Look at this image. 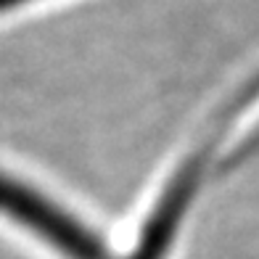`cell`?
<instances>
[{
    "label": "cell",
    "instance_id": "6da1fadb",
    "mask_svg": "<svg viewBox=\"0 0 259 259\" xmlns=\"http://www.w3.org/2000/svg\"><path fill=\"white\" fill-rule=\"evenodd\" d=\"M0 214L32 230L66 259H111L106 246L79 220L37 188L0 172Z\"/></svg>",
    "mask_w": 259,
    "mask_h": 259
},
{
    "label": "cell",
    "instance_id": "7a4b0ae2",
    "mask_svg": "<svg viewBox=\"0 0 259 259\" xmlns=\"http://www.w3.org/2000/svg\"><path fill=\"white\" fill-rule=\"evenodd\" d=\"M217 138L220 135H211L172 178V183L167 185L159 206L151 211L146 228L140 230V238L133 246V251L127 254V259H167L172 241H175V233H178L180 222L185 220V211L191 206L196 191L201 188L211 154H214Z\"/></svg>",
    "mask_w": 259,
    "mask_h": 259
},
{
    "label": "cell",
    "instance_id": "3957f363",
    "mask_svg": "<svg viewBox=\"0 0 259 259\" xmlns=\"http://www.w3.org/2000/svg\"><path fill=\"white\" fill-rule=\"evenodd\" d=\"M21 3H27V0H0V14H3V11L16 8V6H21Z\"/></svg>",
    "mask_w": 259,
    "mask_h": 259
}]
</instances>
